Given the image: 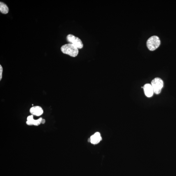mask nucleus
Segmentation results:
<instances>
[{
  "label": "nucleus",
  "instance_id": "11",
  "mask_svg": "<svg viewBox=\"0 0 176 176\" xmlns=\"http://www.w3.org/2000/svg\"><path fill=\"white\" fill-rule=\"evenodd\" d=\"M45 122V120L44 119H42L41 122V124H44Z\"/></svg>",
  "mask_w": 176,
  "mask_h": 176
},
{
  "label": "nucleus",
  "instance_id": "10",
  "mask_svg": "<svg viewBox=\"0 0 176 176\" xmlns=\"http://www.w3.org/2000/svg\"><path fill=\"white\" fill-rule=\"evenodd\" d=\"M3 69L1 65H0V81H1L2 78V73Z\"/></svg>",
  "mask_w": 176,
  "mask_h": 176
},
{
  "label": "nucleus",
  "instance_id": "8",
  "mask_svg": "<svg viewBox=\"0 0 176 176\" xmlns=\"http://www.w3.org/2000/svg\"><path fill=\"white\" fill-rule=\"evenodd\" d=\"M90 142L91 143L97 144L99 143L102 140L100 133L98 132H97L94 134L90 138Z\"/></svg>",
  "mask_w": 176,
  "mask_h": 176
},
{
  "label": "nucleus",
  "instance_id": "1",
  "mask_svg": "<svg viewBox=\"0 0 176 176\" xmlns=\"http://www.w3.org/2000/svg\"><path fill=\"white\" fill-rule=\"evenodd\" d=\"M61 50L63 53L73 57H76L79 53L78 48L75 45L70 43L63 45Z\"/></svg>",
  "mask_w": 176,
  "mask_h": 176
},
{
  "label": "nucleus",
  "instance_id": "2",
  "mask_svg": "<svg viewBox=\"0 0 176 176\" xmlns=\"http://www.w3.org/2000/svg\"><path fill=\"white\" fill-rule=\"evenodd\" d=\"M160 44V38L158 36H154L150 38L147 41V46L151 51L155 50Z\"/></svg>",
  "mask_w": 176,
  "mask_h": 176
},
{
  "label": "nucleus",
  "instance_id": "6",
  "mask_svg": "<svg viewBox=\"0 0 176 176\" xmlns=\"http://www.w3.org/2000/svg\"><path fill=\"white\" fill-rule=\"evenodd\" d=\"M30 112L33 115L40 116L44 113V110L43 108L41 106H33L30 109Z\"/></svg>",
  "mask_w": 176,
  "mask_h": 176
},
{
  "label": "nucleus",
  "instance_id": "5",
  "mask_svg": "<svg viewBox=\"0 0 176 176\" xmlns=\"http://www.w3.org/2000/svg\"><path fill=\"white\" fill-rule=\"evenodd\" d=\"M42 119L43 118H40L37 120H35L33 118V115H31L28 116L26 124L29 126H38L41 124Z\"/></svg>",
  "mask_w": 176,
  "mask_h": 176
},
{
  "label": "nucleus",
  "instance_id": "9",
  "mask_svg": "<svg viewBox=\"0 0 176 176\" xmlns=\"http://www.w3.org/2000/svg\"><path fill=\"white\" fill-rule=\"evenodd\" d=\"M0 11L4 14L8 13L9 11V9L7 6L2 2H0Z\"/></svg>",
  "mask_w": 176,
  "mask_h": 176
},
{
  "label": "nucleus",
  "instance_id": "4",
  "mask_svg": "<svg viewBox=\"0 0 176 176\" xmlns=\"http://www.w3.org/2000/svg\"><path fill=\"white\" fill-rule=\"evenodd\" d=\"M67 39L69 43L75 45L78 48L81 49L83 47L81 40L74 35L72 34L68 35L67 36Z\"/></svg>",
  "mask_w": 176,
  "mask_h": 176
},
{
  "label": "nucleus",
  "instance_id": "7",
  "mask_svg": "<svg viewBox=\"0 0 176 176\" xmlns=\"http://www.w3.org/2000/svg\"><path fill=\"white\" fill-rule=\"evenodd\" d=\"M143 89L146 96L150 98L153 96L154 93L153 88L151 84H146L143 87Z\"/></svg>",
  "mask_w": 176,
  "mask_h": 176
},
{
  "label": "nucleus",
  "instance_id": "3",
  "mask_svg": "<svg viewBox=\"0 0 176 176\" xmlns=\"http://www.w3.org/2000/svg\"><path fill=\"white\" fill-rule=\"evenodd\" d=\"M154 93L156 94H160L163 86V82L162 80L158 77L155 78L151 82Z\"/></svg>",
  "mask_w": 176,
  "mask_h": 176
}]
</instances>
